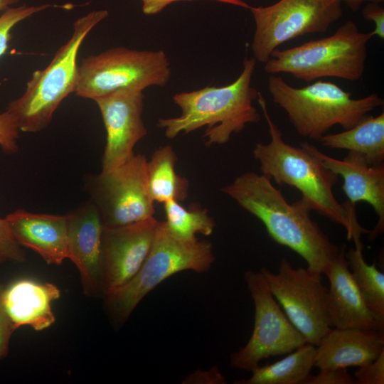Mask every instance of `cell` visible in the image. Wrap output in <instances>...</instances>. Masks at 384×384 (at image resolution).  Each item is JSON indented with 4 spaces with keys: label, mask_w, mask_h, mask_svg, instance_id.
Masks as SVG:
<instances>
[{
    "label": "cell",
    "mask_w": 384,
    "mask_h": 384,
    "mask_svg": "<svg viewBox=\"0 0 384 384\" xmlns=\"http://www.w3.org/2000/svg\"><path fill=\"white\" fill-rule=\"evenodd\" d=\"M257 102L268 126L270 141L257 143L252 154L259 162L261 173L278 185H289L302 194L298 203L309 210L320 215L344 228L347 239L354 245H362L361 237L369 230L358 222L355 205L348 201L338 202L333 188L338 176L324 166L321 161L303 146L284 142L279 128L271 118L266 100L259 92Z\"/></svg>",
    "instance_id": "1"
},
{
    "label": "cell",
    "mask_w": 384,
    "mask_h": 384,
    "mask_svg": "<svg viewBox=\"0 0 384 384\" xmlns=\"http://www.w3.org/2000/svg\"><path fill=\"white\" fill-rule=\"evenodd\" d=\"M222 191L258 218L276 243L297 253L312 274H325L340 247L333 243L298 201L289 203L272 179L247 171L236 177Z\"/></svg>",
    "instance_id": "2"
},
{
    "label": "cell",
    "mask_w": 384,
    "mask_h": 384,
    "mask_svg": "<svg viewBox=\"0 0 384 384\" xmlns=\"http://www.w3.org/2000/svg\"><path fill=\"white\" fill-rule=\"evenodd\" d=\"M255 65L254 58L245 57L242 72L233 82L175 94L173 100L181 109V114L160 118L156 127L164 130L167 138L174 139L206 126L203 136L206 146L227 143L233 134L261 119L253 105L259 92L252 86Z\"/></svg>",
    "instance_id": "3"
},
{
    "label": "cell",
    "mask_w": 384,
    "mask_h": 384,
    "mask_svg": "<svg viewBox=\"0 0 384 384\" xmlns=\"http://www.w3.org/2000/svg\"><path fill=\"white\" fill-rule=\"evenodd\" d=\"M267 88L272 101L286 112L297 132L316 140L335 125L344 129L353 127L384 103L376 93L352 98L351 92L329 81L294 87L281 76L272 75Z\"/></svg>",
    "instance_id": "4"
},
{
    "label": "cell",
    "mask_w": 384,
    "mask_h": 384,
    "mask_svg": "<svg viewBox=\"0 0 384 384\" xmlns=\"http://www.w3.org/2000/svg\"><path fill=\"white\" fill-rule=\"evenodd\" d=\"M108 16L106 10L90 12L75 20L68 41L56 51L43 69L35 70L25 91L10 102L6 111L19 131L36 132L45 129L61 102L76 87L80 48L90 31Z\"/></svg>",
    "instance_id": "5"
},
{
    "label": "cell",
    "mask_w": 384,
    "mask_h": 384,
    "mask_svg": "<svg viewBox=\"0 0 384 384\" xmlns=\"http://www.w3.org/2000/svg\"><path fill=\"white\" fill-rule=\"evenodd\" d=\"M372 37L349 20L331 36L274 50L264 69L269 74L287 73L307 82L322 78L357 81L363 75Z\"/></svg>",
    "instance_id": "6"
},
{
    "label": "cell",
    "mask_w": 384,
    "mask_h": 384,
    "mask_svg": "<svg viewBox=\"0 0 384 384\" xmlns=\"http://www.w3.org/2000/svg\"><path fill=\"white\" fill-rule=\"evenodd\" d=\"M215 261L210 241L180 240L159 221L146 260L126 284L104 296L107 312L116 325L123 324L143 299L164 280L184 270L202 273Z\"/></svg>",
    "instance_id": "7"
},
{
    "label": "cell",
    "mask_w": 384,
    "mask_h": 384,
    "mask_svg": "<svg viewBox=\"0 0 384 384\" xmlns=\"http://www.w3.org/2000/svg\"><path fill=\"white\" fill-rule=\"evenodd\" d=\"M171 76L169 60L161 50L111 48L82 60L74 92L95 101L119 90L164 87Z\"/></svg>",
    "instance_id": "8"
},
{
    "label": "cell",
    "mask_w": 384,
    "mask_h": 384,
    "mask_svg": "<svg viewBox=\"0 0 384 384\" xmlns=\"http://www.w3.org/2000/svg\"><path fill=\"white\" fill-rule=\"evenodd\" d=\"M255 24L251 50L265 63L280 45L309 33H325L343 15L340 0H279L250 6Z\"/></svg>",
    "instance_id": "9"
},
{
    "label": "cell",
    "mask_w": 384,
    "mask_h": 384,
    "mask_svg": "<svg viewBox=\"0 0 384 384\" xmlns=\"http://www.w3.org/2000/svg\"><path fill=\"white\" fill-rule=\"evenodd\" d=\"M244 277L254 302V327L246 345L231 353L230 364L252 372L262 360L289 353L306 341L272 295L263 274L247 270Z\"/></svg>",
    "instance_id": "10"
},
{
    "label": "cell",
    "mask_w": 384,
    "mask_h": 384,
    "mask_svg": "<svg viewBox=\"0 0 384 384\" xmlns=\"http://www.w3.org/2000/svg\"><path fill=\"white\" fill-rule=\"evenodd\" d=\"M260 272L288 319L306 343L316 346L331 326L328 289L322 284L321 275L303 267L296 269L285 257L281 260L277 272L266 267Z\"/></svg>",
    "instance_id": "11"
},
{
    "label": "cell",
    "mask_w": 384,
    "mask_h": 384,
    "mask_svg": "<svg viewBox=\"0 0 384 384\" xmlns=\"http://www.w3.org/2000/svg\"><path fill=\"white\" fill-rule=\"evenodd\" d=\"M146 164L144 155L134 154L118 167L90 178V201L99 211L104 227L124 226L154 216Z\"/></svg>",
    "instance_id": "12"
},
{
    "label": "cell",
    "mask_w": 384,
    "mask_h": 384,
    "mask_svg": "<svg viewBox=\"0 0 384 384\" xmlns=\"http://www.w3.org/2000/svg\"><path fill=\"white\" fill-rule=\"evenodd\" d=\"M143 90L122 89L96 99L107 137L102 171L123 164L134 155L136 144L147 135L142 120Z\"/></svg>",
    "instance_id": "13"
},
{
    "label": "cell",
    "mask_w": 384,
    "mask_h": 384,
    "mask_svg": "<svg viewBox=\"0 0 384 384\" xmlns=\"http://www.w3.org/2000/svg\"><path fill=\"white\" fill-rule=\"evenodd\" d=\"M159 223L153 216L124 226L104 227L103 297L123 286L139 271L149 253Z\"/></svg>",
    "instance_id": "14"
},
{
    "label": "cell",
    "mask_w": 384,
    "mask_h": 384,
    "mask_svg": "<svg viewBox=\"0 0 384 384\" xmlns=\"http://www.w3.org/2000/svg\"><path fill=\"white\" fill-rule=\"evenodd\" d=\"M68 216V258L79 270L83 292L103 296L102 235L104 225L90 201Z\"/></svg>",
    "instance_id": "15"
},
{
    "label": "cell",
    "mask_w": 384,
    "mask_h": 384,
    "mask_svg": "<svg viewBox=\"0 0 384 384\" xmlns=\"http://www.w3.org/2000/svg\"><path fill=\"white\" fill-rule=\"evenodd\" d=\"M301 146L315 155L329 169L343 178L342 190L348 201L356 205L366 201L378 216L375 228L369 230L368 240H375L384 230V164L370 165L362 155L348 151L342 159L329 156L308 142Z\"/></svg>",
    "instance_id": "16"
},
{
    "label": "cell",
    "mask_w": 384,
    "mask_h": 384,
    "mask_svg": "<svg viewBox=\"0 0 384 384\" xmlns=\"http://www.w3.org/2000/svg\"><path fill=\"white\" fill-rule=\"evenodd\" d=\"M346 250L343 244L325 273L330 283L327 294L331 326L384 331V321L369 309L356 284Z\"/></svg>",
    "instance_id": "17"
},
{
    "label": "cell",
    "mask_w": 384,
    "mask_h": 384,
    "mask_svg": "<svg viewBox=\"0 0 384 384\" xmlns=\"http://www.w3.org/2000/svg\"><path fill=\"white\" fill-rule=\"evenodd\" d=\"M11 233L21 246L38 253L48 264L60 265L68 258V216L18 209L8 214Z\"/></svg>",
    "instance_id": "18"
},
{
    "label": "cell",
    "mask_w": 384,
    "mask_h": 384,
    "mask_svg": "<svg viewBox=\"0 0 384 384\" xmlns=\"http://www.w3.org/2000/svg\"><path fill=\"white\" fill-rule=\"evenodd\" d=\"M384 351V331L335 328L316 346L314 366L319 369L361 366Z\"/></svg>",
    "instance_id": "19"
},
{
    "label": "cell",
    "mask_w": 384,
    "mask_h": 384,
    "mask_svg": "<svg viewBox=\"0 0 384 384\" xmlns=\"http://www.w3.org/2000/svg\"><path fill=\"white\" fill-rule=\"evenodd\" d=\"M60 297V291L55 284L30 279L14 282L4 288L2 295L14 329L29 326L35 331H43L55 323L51 303Z\"/></svg>",
    "instance_id": "20"
},
{
    "label": "cell",
    "mask_w": 384,
    "mask_h": 384,
    "mask_svg": "<svg viewBox=\"0 0 384 384\" xmlns=\"http://www.w3.org/2000/svg\"><path fill=\"white\" fill-rule=\"evenodd\" d=\"M318 141L327 148L358 153L370 165L383 164L384 112L376 117L368 115L353 127L339 133L324 134Z\"/></svg>",
    "instance_id": "21"
},
{
    "label": "cell",
    "mask_w": 384,
    "mask_h": 384,
    "mask_svg": "<svg viewBox=\"0 0 384 384\" xmlns=\"http://www.w3.org/2000/svg\"><path fill=\"white\" fill-rule=\"evenodd\" d=\"M177 155L170 145L155 150L146 164L147 187L154 202H178L188 197L189 183L186 178L176 174Z\"/></svg>",
    "instance_id": "22"
},
{
    "label": "cell",
    "mask_w": 384,
    "mask_h": 384,
    "mask_svg": "<svg viewBox=\"0 0 384 384\" xmlns=\"http://www.w3.org/2000/svg\"><path fill=\"white\" fill-rule=\"evenodd\" d=\"M315 346L306 343L284 358L258 366L246 380L237 384H303L315 363Z\"/></svg>",
    "instance_id": "23"
},
{
    "label": "cell",
    "mask_w": 384,
    "mask_h": 384,
    "mask_svg": "<svg viewBox=\"0 0 384 384\" xmlns=\"http://www.w3.org/2000/svg\"><path fill=\"white\" fill-rule=\"evenodd\" d=\"M363 245L346 250V257L353 278L369 309L384 321V274L375 262L368 264L363 255Z\"/></svg>",
    "instance_id": "24"
},
{
    "label": "cell",
    "mask_w": 384,
    "mask_h": 384,
    "mask_svg": "<svg viewBox=\"0 0 384 384\" xmlns=\"http://www.w3.org/2000/svg\"><path fill=\"white\" fill-rule=\"evenodd\" d=\"M164 207L166 227L176 238L193 242L198 240L196 234L208 236L213 232L215 222L199 203H193L185 208L180 202L171 200L164 203Z\"/></svg>",
    "instance_id": "25"
},
{
    "label": "cell",
    "mask_w": 384,
    "mask_h": 384,
    "mask_svg": "<svg viewBox=\"0 0 384 384\" xmlns=\"http://www.w3.org/2000/svg\"><path fill=\"white\" fill-rule=\"evenodd\" d=\"M51 7L71 9L73 5L71 4L65 5L46 4L30 6L23 4L16 7H10L3 11L0 14V58L6 53L9 48V43L12 38L11 31L16 25L34 14Z\"/></svg>",
    "instance_id": "26"
},
{
    "label": "cell",
    "mask_w": 384,
    "mask_h": 384,
    "mask_svg": "<svg viewBox=\"0 0 384 384\" xmlns=\"http://www.w3.org/2000/svg\"><path fill=\"white\" fill-rule=\"evenodd\" d=\"M25 260V252L13 236L8 222L5 218H0V264Z\"/></svg>",
    "instance_id": "27"
},
{
    "label": "cell",
    "mask_w": 384,
    "mask_h": 384,
    "mask_svg": "<svg viewBox=\"0 0 384 384\" xmlns=\"http://www.w3.org/2000/svg\"><path fill=\"white\" fill-rule=\"evenodd\" d=\"M19 129L11 115L6 110L0 114V147L4 153L11 154L18 150Z\"/></svg>",
    "instance_id": "28"
},
{
    "label": "cell",
    "mask_w": 384,
    "mask_h": 384,
    "mask_svg": "<svg viewBox=\"0 0 384 384\" xmlns=\"http://www.w3.org/2000/svg\"><path fill=\"white\" fill-rule=\"evenodd\" d=\"M353 377L356 384H383L384 351L372 362L359 366Z\"/></svg>",
    "instance_id": "29"
},
{
    "label": "cell",
    "mask_w": 384,
    "mask_h": 384,
    "mask_svg": "<svg viewBox=\"0 0 384 384\" xmlns=\"http://www.w3.org/2000/svg\"><path fill=\"white\" fill-rule=\"evenodd\" d=\"M303 384H356V379L346 368L320 369L316 375H309Z\"/></svg>",
    "instance_id": "30"
},
{
    "label": "cell",
    "mask_w": 384,
    "mask_h": 384,
    "mask_svg": "<svg viewBox=\"0 0 384 384\" xmlns=\"http://www.w3.org/2000/svg\"><path fill=\"white\" fill-rule=\"evenodd\" d=\"M4 287L0 284V360L7 357L11 334L15 331L3 303Z\"/></svg>",
    "instance_id": "31"
},
{
    "label": "cell",
    "mask_w": 384,
    "mask_h": 384,
    "mask_svg": "<svg viewBox=\"0 0 384 384\" xmlns=\"http://www.w3.org/2000/svg\"><path fill=\"white\" fill-rule=\"evenodd\" d=\"M362 16L366 21L374 23L375 28L370 33L380 38H384V9L378 3L368 2L362 10Z\"/></svg>",
    "instance_id": "32"
},
{
    "label": "cell",
    "mask_w": 384,
    "mask_h": 384,
    "mask_svg": "<svg viewBox=\"0 0 384 384\" xmlns=\"http://www.w3.org/2000/svg\"><path fill=\"white\" fill-rule=\"evenodd\" d=\"M180 1L193 0H142V11L146 15H154L161 12L168 5ZM249 9L250 5L242 0H212Z\"/></svg>",
    "instance_id": "33"
},
{
    "label": "cell",
    "mask_w": 384,
    "mask_h": 384,
    "mask_svg": "<svg viewBox=\"0 0 384 384\" xmlns=\"http://www.w3.org/2000/svg\"><path fill=\"white\" fill-rule=\"evenodd\" d=\"M344 1L353 11H356L364 2L380 3L383 0H340Z\"/></svg>",
    "instance_id": "34"
},
{
    "label": "cell",
    "mask_w": 384,
    "mask_h": 384,
    "mask_svg": "<svg viewBox=\"0 0 384 384\" xmlns=\"http://www.w3.org/2000/svg\"><path fill=\"white\" fill-rule=\"evenodd\" d=\"M18 1L19 0H0V14Z\"/></svg>",
    "instance_id": "35"
}]
</instances>
